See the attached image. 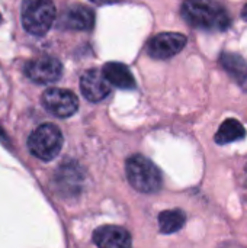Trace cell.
<instances>
[{
    "instance_id": "1",
    "label": "cell",
    "mask_w": 247,
    "mask_h": 248,
    "mask_svg": "<svg viewBox=\"0 0 247 248\" xmlns=\"http://www.w3.org/2000/svg\"><path fill=\"white\" fill-rule=\"evenodd\" d=\"M182 16L191 26L204 31H226L230 26L227 10L215 0H185Z\"/></svg>"
},
{
    "instance_id": "2",
    "label": "cell",
    "mask_w": 247,
    "mask_h": 248,
    "mask_svg": "<svg viewBox=\"0 0 247 248\" xmlns=\"http://www.w3.org/2000/svg\"><path fill=\"white\" fill-rule=\"evenodd\" d=\"M127 177L131 186L141 193H156L162 189V173L157 166L144 155H132L127 160Z\"/></svg>"
},
{
    "instance_id": "3",
    "label": "cell",
    "mask_w": 247,
    "mask_h": 248,
    "mask_svg": "<svg viewBox=\"0 0 247 248\" xmlns=\"http://www.w3.org/2000/svg\"><path fill=\"white\" fill-rule=\"evenodd\" d=\"M20 17L25 31L35 36L45 35L55 19L52 0H22Z\"/></svg>"
},
{
    "instance_id": "4",
    "label": "cell",
    "mask_w": 247,
    "mask_h": 248,
    "mask_svg": "<svg viewBox=\"0 0 247 248\" xmlns=\"http://www.w3.org/2000/svg\"><path fill=\"white\" fill-rule=\"evenodd\" d=\"M63 148V134L54 124L39 125L28 138V150L42 161L54 160Z\"/></svg>"
},
{
    "instance_id": "5",
    "label": "cell",
    "mask_w": 247,
    "mask_h": 248,
    "mask_svg": "<svg viewBox=\"0 0 247 248\" xmlns=\"http://www.w3.org/2000/svg\"><path fill=\"white\" fill-rule=\"evenodd\" d=\"M41 103L47 112L57 118H70L79 109L77 96L66 89L52 87L42 93Z\"/></svg>"
},
{
    "instance_id": "6",
    "label": "cell",
    "mask_w": 247,
    "mask_h": 248,
    "mask_svg": "<svg viewBox=\"0 0 247 248\" xmlns=\"http://www.w3.org/2000/svg\"><path fill=\"white\" fill-rule=\"evenodd\" d=\"M186 45V36L176 32H165L151 38L147 44V52L157 60H167L179 54Z\"/></svg>"
},
{
    "instance_id": "7",
    "label": "cell",
    "mask_w": 247,
    "mask_h": 248,
    "mask_svg": "<svg viewBox=\"0 0 247 248\" xmlns=\"http://www.w3.org/2000/svg\"><path fill=\"white\" fill-rule=\"evenodd\" d=\"M25 74L35 83L49 84L61 77L63 65L54 57H41L29 61L25 65Z\"/></svg>"
},
{
    "instance_id": "8",
    "label": "cell",
    "mask_w": 247,
    "mask_h": 248,
    "mask_svg": "<svg viewBox=\"0 0 247 248\" xmlns=\"http://www.w3.org/2000/svg\"><path fill=\"white\" fill-rule=\"evenodd\" d=\"M80 89L83 96L90 102H100L111 93V83L103 71L87 70L80 78Z\"/></svg>"
},
{
    "instance_id": "9",
    "label": "cell",
    "mask_w": 247,
    "mask_h": 248,
    "mask_svg": "<svg viewBox=\"0 0 247 248\" xmlns=\"http://www.w3.org/2000/svg\"><path fill=\"white\" fill-rule=\"evenodd\" d=\"M98 248H131V235L127 230L116 225H103L93 232Z\"/></svg>"
},
{
    "instance_id": "10",
    "label": "cell",
    "mask_w": 247,
    "mask_h": 248,
    "mask_svg": "<svg viewBox=\"0 0 247 248\" xmlns=\"http://www.w3.org/2000/svg\"><path fill=\"white\" fill-rule=\"evenodd\" d=\"M93 23H95L93 12L83 4H74L68 7L61 17V25L73 31H89L93 26Z\"/></svg>"
},
{
    "instance_id": "11",
    "label": "cell",
    "mask_w": 247,
    "mask_h": 248,
    "mask_svg": "<svg viewBox=\"0 0 247 248\" xmlns=\"http://www.w3.org/2000/svg\"><path fill=\"white\" fill-rule=\"evenodd\" d=\"M103 74L108 78V81L119 89H134L135 80L132 73L125 64L121 62H108L103 67Z\"/></svg>"
},
{
    "instance_id": "12",
    "label": "cell",
    "mask_w": 247,
    "mask_h": 248,
    "mask_svg": "<svg viewBox=\"0 0 247 248\" xmlns=\"http://www.w3.org/2000/svg\"><path fill=\"white\" fill-rule=\"evenodd\" d=\"M245 137H246V129L243 128V125L236 119H227L218 128L215 134V141L217 144L224 145V144H230L234 141H240Z\"/></svg>"
},
{
    "instance_id": "13",
    "label": "cell",
    "mask_w": 247,
    "mask_h": 248,
    "mask_svg": "<svg viewBox=\"0 0 247 248\" xmlns=\"http://www.w3.org/2000/svg\"><path fill=\"white\" fill-rule=\"evenodd\" d=\"M57 183L61 192H66L68 195L76 193L80 187L79 185L82 183V176L79 173V169L71 166H63L61 170L58 171Z\"/></svg>"
},
{
    "instance_id": "14",
    "label": "cell",
    "mask_w": 247,
    "mask_h": 248,
    "mask_svg": "<svg viewBox=\"0 0 247 248\" xmlns=\"http://www.w3.org/2000/svg\"><path fill=\"white\" fill-rule=\"evenodd\" d=\"M185 222H186V217H185V212L181 209L165 211L159 217V225L163 234H173L182 230Z\"/></svg>"
},
{
    "instance_id": "15",
    "label": "cell",
    "mask_w": 247,
    "mask_h": 248,
    "mask_svg": "<svg viewBox=\"0 0 247 248\" xmlns=\"http://www.w3.org/2000/svg\"><path fill=\"white\" fill-rule=\"evenodd\" d=\"M221 64L224 65V68L230 73H233L234 76H240V74H246L247 64L242 60V57L234 55V54H223L221 55Z\"/></svg>"
},
{
    "instance_id": "16",
    "label": "cell",
    "mask_w": 247,
    "mask_h": 248,
    "mask_svg": "<svg viewBox=\"0 0 247 248\" xmlns=\"http://www.w3.org/2000/svg\"><path fill=\"white\" fill-rule=\"evenodd\" d=\"M90 1H93V3H96V4H112V3H115L116 0H90Z\"/></svg>"
},
{
    "instance_id": "17",
    "label": "cell",
    "mask_w": 247,
    "mask_h": 248,
    "mask_svg": "<svg viewBox=\"0 0 247 248\" xmlns=\"http://www.w3.org/2000/svg\"><path fill=\"white\" fill-rule=\"evenodd\" d=\"M242 17H243L245 20H247V4L243 7V10H242Z\"/></svg>"
},
{
    "instance_id": "18",
    "label": "cell",
    "mask_w": 247,
    "mask_h": 248,
    "mask_svg": "<svg viewBox=\"0 0 247 248\" xmlns=\"http://www.w3.org/2000/svg\"><path fill=\"white\" fill-rule=\"evenodd\" d=\"M0 23H1V15H0Z\"/></svg>"
},
{
    "instance_id": "19",
    "label": "cell",
    "mask_w": 247,
    "mask_h": 248,
    "mask_svg": "<svg viewBox=\"0 0 247 248\" xmlns=\"http://www.w3.org/2000/svg\"><path fill=\"white\" fill-rule=\"evenodd\" d=\"M0 134H1V129H0Z\"/></svg>"
}]
</instances>
